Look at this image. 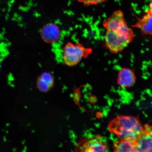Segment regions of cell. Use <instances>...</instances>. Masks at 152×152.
<instances>
[{
    "instance_id": "cell-12",
    "label": "cell",
    "mask_w": 152,
    "mask_h": 152,
    "mask_svg": "<svg viewBox=\"0 0 152 152\" xmlns=\"http://www.w3.org/2000/svg\"><path fill=\"white\" fill-rule=\"evenodd\" d=\"M79 2L82 3L85 6L97 5L105 2L108 0H77Z\"/></svg>"
},
{
    "instance_id": "cell-4",
    "label": "cell",
    "mask_w": 152,
    "mask_h": 152,
    "mask_svg": "<svg viewBox=\"0 0 152 152\" xmlns=\"http://www.w3.org/2000/svg\"><path fill=\"white\" fill-rule=\"evenodd\" d=\"M76 149L82 152H107V147L101 137L98 136L90 140L82 138L77 144Z\"/></svg>"
},
{
    "instance_id": "cell-19",
    "label": "cell",
    "mask_w": 152,
    "mask_h": 152,
    "mask_svg": "<svg viewBox=\"0 0 152 152\" xmlns=\"http://www.w3.org/2000/svg\"><path fill=\"white\" fill-rule=\"evenodd\" d=\"M9 133V132L8 131H7V130L6 131V134H8Z\"/></svg>"
},
{
    "instance_id": "cell-7",
    "label": "cell",
    "mask_w": 152,
    "mask_h": 152,
    "mask_svg": "<svg viewBox=\"0 0 152 152\" xmlns=\"http://www.w3.org/2000/svg\"><path fill=\"white\" fill-rule=\"evenodd\" d=\"M136 80L134 72L130 68H123L119 72L117 83L121 87L127 88L132 87L134 85Z\"/></svg>"
},
{
    "instance_id": "cell-17",
    "label": "cell",
    "mask_w": 152,
    "mask_h": 152,
    "mask_svg": "<svg viewBox=\"0 0 152 152\" xmlns=\"http://www.w3.org/2000/svg\"><path fill=\"white\" fill-rule=\"evenodd\" d=\"M10 86L12 87V88H14V87H15V86L14 84H12V83H11V84L10 85Z\"/></svg>"
},
{
    "instance_id": "cell-10",
    "label": "cell",
    "mask_w": 152,
    "mask_h": 152,
    "mask_svg": "<svg viewBox=\"0 0 152 152\" xmlns=\"http://www.w3.org/2000/svg\"><path fill=\"white\" fill-rule=\"evenodd\" d=\"M37 87L39 90L43 93H47L52 88L45 81L40 77H38L37 80Z\"/></svg>"
},
{
    "instance_id": "cell-1",
    "label": "cell",
    "mask_w": 152,
    "mask_h": 152,
    "mask_svg": "<svg viewBox=\"0 0 152 152\" xmlns=\"http://www.w3.org/2000/svg\"><path fill=\"white\" fill-rule=\"evenodd\" d=\"M102 25L106 30L104 45L112 54L122 52L134 39V31L127 25L120 9L114 11Z\"/></svg>"
},
{
    "instance_id": "cell-6",
    "label": "cell",
    "mask_w": 152,
    "mask_h": 152,
    "mask_svg": "<svg viewBox=\"0 0 152 152\" xmlns=\"http://www.w3.org/2000/svg\"><path fill=\"white\" fill-rule=\"evenodd\" d=\"M60 36V28L54 24H47L41 30V37L45 42L49 43L56 42L59 39Z\"/></svg>"
},
{
    "instance_id": "cell-2",
    "label": "cell",
    "mask_w": 152,
    "mask_h": 152,
    "mask_svg": "<svg viewBox=\"0 0 152 152\" xmlns=\"http://www.w3.org/2000/svg\"><path fill=\"white\" fill-rule=\"evenodd\" d=\"M108 128L120 139L136 141L143 131L144 126L137 118L121 115L110 121Z\"/></svg>"
},
{
    "instance_id": "cell-18",
    "label": "cell",
    "mask_w": 152,
    "mask_h": 152,
    "mask_svg": "<svg viewBox=\"0 0 152 152\" xmlns=\"http://www.w3.org/2000/svg\"><path fill=\"white\" fill-rule=\"evenodd\" d=\"M11 82L10 81H9V82L8 83V84L10 85L11 84Z\"/></svg>"
},
{
    "instance_id": "cell-20",
    "label": "cell",
    "mask_w": 152,
    "mask_h": 152,
    "mask_svg": "<svg viewBox=\"0 0 152 152\" xmlns=\"http://www.w3.org/2000/svg\"><path fill=\"white\" fill-rule=\"evenodd\" d=\"M2 130L3 132H4V129H2Z\"/></svg>"
},
{
    "instance_id": "cell-11",
    "label": "cell",
    "mask_w": 152,
    "mask_h": 152,
    "mask_svg": "<svg viewBox=\"0 0 152 152\" xmlns=\"http://www.w3.org/2000/svg\"><path fill=\"white\" fill-rule=\"evenodd\" d=\"M39 77L45 81L50 86L51 88L54 86V76L49 72H45L41 74Z\"/></svg>"
},
{
    "instance_id": "cell-15",
    "label": "cell",
    "mask_w": 152,
    "mask_h": 152,
    "mask_svg": "<svg viewBox=\"0 0 152 152\" xmlns=\"http://www.w3.org/2000/svg\"><path fill=\"white\" fill-rule=\"evenodd\" d=\"M17 148H13V149H12V151L13 152H15L17 151Z\"/></svg>"
},
{
    "instance_id": "cell-9",
    "label": "cell",
    "mask_w": 152,
    "mask_h": 152,
    "mask_svg": "<svg viewBox=\"0 0 152 152\" xmlns=\"http://www.w3.org/2000/svg\"><path fill=\"white\" fill-rule=\"evenodd\" d=\"M113 149L115 152H136L135 141L119 139L114 142Z\"/></svg>"
},
{
    "instance_id": "cell-16",
    "label": "cell",
    "mask_w": 152,
    "mask_h": 152,
    "mask_svg": "<svg viewBox=\"0 0 152 152\" xmlns=\"http://www.w3.org/2000/svg\"><path fill=\"white\" fill-rule=\"evenodd\" d=\"M5 125L6 127H8L10 126V124L9 123H7Z\"/></svg>"
},
{
    "instance_id": "cell-13",
    "label": "cell",
    "mask_w": 152,
    "mask_h": 152,
    "mask_svg": "<svg viewBox=\"0 0 152 152\" xmlns=\"http://www.w3.org/2000/svg\"><path fill=\"white\" fill-rule=\"evenodd\" d=\"M146 12L152 15V0H151V2H150L149 10L146 11Z\"/></svg>"
},
{
    "instance_id": "cell-8",
    "label": "cell",
    "mask_w": 152,
    "mask_h": 152,
    "mask_svg": "<svg viewBox=\"0 0 152 152\" xmlns=\"http://www.w3.org/2000/svg\"><path fill=\"white\" fill-rule=\"evenodd\" d=\"M136 18L137 21L131 27L139 28L145 35L152 36V15L146 12L142 18Z\"/></svg>"
},
{
    "instance_id": "cell-3",
    "label": "cell",
    "mask_w": 152,
    "mask_h": 152,
    "mask_svg": "<svg viewBox=\"0 0 152 152\" xmlns=\"http://www.w3.org/2000/svg\"><path fill=\"white\" fill-rule=\"evenodd\" d=\"M92 49L80 42H68L62 50V60L69 66L77 65L83 59L86 58L92 52Z\"/></svg>"
},
{
    "instance_id": "cell-5",
    "label": "cell",
    "mask_w": 152,
    "mask_h": 152,
    "mask_svg": "<svg viewBox=\"0 0 152 152\" xmlns=\"http://www.w3.org/2000/svg\"><path fill=\"white\" fill-rule=\"evenodd\" d=\"M135 142L136 152H152V126L144 125L143 131Z\"/></svg>"
},
{
    "instance_id": "cell-14",
    "label": "cell",
    "mask_w": 152,
    "mask_h": 152,
    "mask_svg": "<svg viewBox=\"0 0 152 152\" xmlns=\"http://www.w3.org/2000/svg\"><path fill=\"white\" fill-rule=\"evenodd\" d=\"M3 139L4 141V142H7V139L6 138V137L5 136H3Z\"/></svg>"
}]
</instances>
